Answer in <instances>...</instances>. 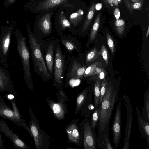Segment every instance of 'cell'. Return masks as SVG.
<instances>
[{
  "instance_id": "b9f144b4",
  "label": "cell",
  "mask_w": 149,
  "mask_h": 149,
  "mask_svg": "<svg viewBox=\"0 0 149 149\" xmlns=\"http://www.w3.org/2000/svg\"><path fill=\"white\" fill-rule=\"evenodd\" d=\"M119 3V0H113L112 3L117 6Z\"/></svg>"
},
{
  "instance_id": "44dd1931",
  "label": "cell",
  "mask_w": 149,
  "mask_h": 149,
  "mask_svg": "<svg viewBox=\"0 0 149 149\" xmlns=\"http://www.w3.org/2000/svg\"><path fill=\"white\" fill-rule=\"evenodd\" d=\"M100 108V106H99L97 108L94 109L93 111L90 123L91 129L94 135H96L95 130L99 119Z\"/></svg>"
},
{
  "instance_id": "8fae6325",
  "label": "cell",
  "mask_w": 149,
  "mask_h": 149,
  "mask_svg": "<svg viewBox=\"0 0 149 149\" xmlns=\"http://www.w3.org/2000/svg\"><path fill=\"white\" fill-rule=\"evenodd\" d=\"M46 100L50 108L56 118L60 120H63L68 112L66 100L61 99L55 102L47 96Z\"/></svg>"
},
{
  "instance_id": "7402d4cb",
  "label": "cell",
  "mask_w": 149,
  "mask_h": 149,
  "mask_svg": "<svg viewBox=\"0 0 149 149\" xmlns=\"http://www.w3.org/2000/svg\"><path fill=\"white\" fill-rule=\"evenodd\" d=\"M95 5L94 3H92L89 9L82 28V31L83 32L87 29L90 24L95 11Z\"/></svg>"
},
{
  "instance_id": "d4e9b609",
  "label": "cell",
  "mask_w": 149,
  "mask_h": 149,
  "mask_svg": "<svg viewBox=\"0 0 149 149\" xmlns=\"http://www.w3.org/2000/svg\"><path fill=\"white\" fill-rule=\"evenodd\" d=\"M124 3L130 13L134 10H141L143 6L144 0H142L136 2H131L127 0H124Z\"/></svg>"
},
{
  "instance_id": "7bdbcfd3",
  "label": "cell",
  "mask_w": 149,
  "mask_h": 149,
  "mask_svg": "<svg viewBox=\"0 0 149 149\" xmlns=\"http://www.w3.org/2000/svg\"><path fill=\"white\" fill-rule=\"evenodd\" d=\"M107 3L111 4L112 3L113 0H105Z\"/></svg>"
},
{
  "instance_id": "3957f363",
  "label": "cell",
  "mask_w": 149,
  "mask_h": 149,
  "mask_svg": "<svg viewBox=\"0 0 149 149\" xmlns=\"http://www.w3.org/2000/svg\"><path fill=\"white\" fill-rule=\"evenodd\" d=\"M17 42V49L21 59L25 82L29 88H33V84L30 72V54L26 38L22 34L15 32Z\"/></svg>"
},
{
  "instance_id": "30bf717a",
  "label": "cell",
  "mask_w": 149,
  "mask_h": 149,
  "mask_svg": "<svg viewBox=\"0 0 149 149\" xmlns=\"http://www.w3.org/2000/svg\"><path fill=\"white\" fill-rule=\"evenodd\" d=\"M82 123L84 149H96L97 143L95 136L91 129L88 118L84 117Z\"/></svg>"
},
{
  "instance_id": "ac0fdd59",
  "label": "cell",
  "mask_w": 149,
  "mask_h": 149,
  "mask_svg": "<svg viewBox=\"0 0 149 149\" xmlns=\"http://www.w3.org/2000/svg\"><path fill=\"white\" fill-rule=\"evenodd\" d=\"M54 48L53 44H50L48 47L45 57L47 70L51 73L53 72L54 64Z\"/></svg>"
},
{
  "instance_id": "9a60e30c",
  "label": "cell",
  "mask_w": 149,
  "mask_h": 149,
  "mask_svg": "<svg viewBox=\"0 0 149 149\" xmlns=\"http://www.w3.org/2000/svg\"><path fill=\"white\" fill-rule=\"evenodd\" d=\"M68 0H45L39 4L37 10H46L56 7Z\"/></svg>"
},
{
  "instance_id": "484cf974",
  "label": "cell",
  "mask_w": 149,
  "mask_h": 149,
  "mask_svg": "<svg viewBox=\"0 0 149 149\" xmlns=\"http://www.w3.org/2000/svg\"><path fill=\"white\" fill-rule=\"evenodd\" d=\"M0 115L12 120H17L14 111L7 107H3L0 109Z\"/></svg>"
},
{
  "instance_id": "8992f818",
  "label": "cell",
  "mask_w": 149,
  "mask_h": 149,
  "mask_svg": "<svg viewBox=\"0 0 149 149\" xmlns=\"http://www.w3.org/2000/svg\"><path fill=\"white\" fill-rule=\"evenodd\" d=\"M70 64V66L68 69L67 78L70 79L69 85L73 87L80 84L79 79L83 77L86 68L75 60H73Z\"/></svg>"
},
{
  "instance_id": "f6af8a7d",
  "label": "cell",
  "mask_w": 149,
  "mask_h": 149,
  "mask_svg": "<svg viewBox=\"0 0 149 149\" xmlns=\"http://www.w3.org/2000/svg\"><path fill=\"white\" fill-rule=\"evenodd\" d=\"M8 97L9 99H11L13 98H14V96L13 95L10 94L8 96Z\"/></svg>"
},
{
  "instance_id": "ab89813d",
  "label": "cell",
  "mask_w": 149,
  "mask_h": 149,
  "mask_svg": "<svg viewBox=\"0 0 149 149\" xmlns=\"http://www.w3.org/2000/svg\"><path fill=\"white\" fill-rule=\"evenodd\" d=\"M102 7V4L101 3H98L95 5V9L97 10H99Z\"/></svg>"
},
{
  "instance_id": "d6a6232c",
  "label": "cell",
  "mask_w": 149,
  "mask_h": 149,
  "mask_svg": "<svg viewBox=\"0 0 149 149\" xmlns=\"http://www.w3.org/2000/svg\"><path fill=\"white\" fill-rule=\"evenodd\" d=\"M106 36L107 42L108 46L111 50V53H113L114 50V42L111 36L108 33H107Z\"/></svg>"
},
{
  "instance_id": "2e32d148",
  "label": "cell",
  "mask_w": 149,
  "mask_h": 149,
  "mask_svg": "<svg viewBox=\"0 0 149 149\" xmlns=\"http://www.w3.org/2000/svg\"><path fill=\"white\" fill-rule=\"evenodd\" d=\"M89 92L88 88H86L78 95L76 101V107L74 111L77 115L80 111L87 97Z\"/></svg>"
},
{
  "instance_id": "7a4b0ae2",
  "label": "cell",
  "mask_w": 149,
  "mask_h": 149,
  "mask_svg": "<svg viewBox=\"0 0 149 149\" xmlns=\"http://www.w3.org/2000/svg\"><path fill=\"white\" fill-rule=\"evenodd\" d=\"M28 42L35 71L40 75L45 81L50 79L41 52L40 45L31 31L29 26H27Z\"/></svg>"
},
{
  "instance_id": "4316f807",
  "label": "cell",
  "mask_w": 149,
  "mask_h": 149,
  "mask_svg": "<svg viewBox=\"0 0 149 149\" xmlns=\"http://www.w3.org/2000/svg\"><path fill=\"white\" fill-rule=\"evenodd\" d=\"M115 26L118 34L122 35L125 30V22L122 19H116L115 21Z\"/></svg>"
},
{
  "instance_id": "4dcf8cb0",
  "label": "cell",
  "mask_w": 149,
  "mask_h": 149,
  "mask_svg": "<svg viewBox=\"0 0 149 149\" xmlns=\"http://www.w3.org/2000/svg\"><path fill=\"white\" fill-rule=\"evenodd\" d=\"M61 43L70 52L77 49L75 44L71 41L66 39H63L61 40Z\"/></svg>"
},
{
  "instance_id": "6da1fadb",
  "label": "cell",
  "mask_w": 149,
  "mask_h": 149,
  "mask_svg": "<svg viewBox=\"0 0 149 149\" xmlns=\"http://www.w3.org/2000/svg\"><path fill=\"white\" fill-rule=\"evenodd\" d=\"M119 90L115 89L111 82L108 83L106 93L100 105V111L97 125L98 135L95 138L96 143L101 148L105 135H109L111 117L116 103L119 98Z\"/></svg>"
},
{
  "instance_id": "1f68e13d",
  "label": "cell",
  "mask_w": 149,
  "mask_h": 149,
  "mask_svg": "<svg viewBox=\"0 0 149 149\" xmlns=\"http://www.w3.org/2000/svg\"><path fill=\"white\" fill-rule=\"evenodd\" d=\"M98 63H93L86 68L83 76L86 77L94 75L95 69Z\"/></svg>"
},
{
  "instance_id": "7dc6e473",
  "label": "cell",
  "mask_w": 149,
  "mask_h": 149,
  "mask_svg": "<svg viewBox=\"0 0 149 149\" xmlns=\"http://www.w3.org/2000/svg\"><path fill=\"white\" fill-rule=\"evenodd\" d=\"M133 2H139L141 1V0H131Z\"/></svg>"
},
{
  "instance_id": "60d3db41",
  "label": "cell",
  "mask_w": 149,
  "mask_h": 149,
  "mask_svg": "<svg viewBox=\"0 0 149 149\" xmlns=\"http://www.w3.org/2000/svg\"><path fill=\"white\" fill-rule=\"evenodd\" d=\"M102 70L100 68L97 66L95 69V70L94 73V75L99 74L101 72Z\"/></svg>"
},
{
  "instance_id": "d590c367",
  "label": "cell",
  "mask_w": 149,
  "mask_h": 149,
  "mask_svg": "<svg viewBox=\"0 0 149 149\" xmlns=\"http://www.w3.org/2000/svg\"><path fill=\"white\" fill-rule=\"evenodd\" d=\"M62 88L59 89V90L57 93V97L58 100L63 99L68 101L69 100V99L66 96L65 93Z\"/></svg>"
},
{
  "instance_id": "f35d334b",
  "label": "cell",
  "mask_w": 149,
  "mask_h": 149,
  "mask_svg": "<svg viewBox=\"0 0 149 149\" xmlns=\"http://www.w3.org/2000/svg\"><path fill=\"white\" fill-rule=\"evenodd\" d=\"M99 77L101 79H103L105 77V71L103 70H102L101 72L99 74Z\"/></svg>"
},
{
  "instance_id": "603a6c76",
  "label": "cell",
  "mask_w": 149,
  "mask_h": 149,
  "mask_svg": "<svg viewBox=\"0 0 149 149\" xmlns=\"http://www.w3.org/2000/svg\"><path fill=\"white\" fill-rule=\"evenodd\" d=\"M84 12L81 9L73 13L69 17L70 22L74 26H76L82 20L83 17Z\"/></svg>"
},
{
  "instance_id": "277c9868",
  "label": "cell",
  "mask_w": 149,
  "mask_h": 149,
  "mask_svg": "<svg viewBox=\"0 0 149 149\" xmlns=\"http://www.w3.org/2000/svg\"><path fill=\"white\" fill-rule=\"evenodd\" d=\"M70 57L66 60L65 54H63L60 46L56 47L54 61V70L53 84L57 89L62 88L63 80Z\"/></svg>"
},
{
  "instance_id": "74e56055",
  "label": "cell",
  "mask_w": 149,
  "mask_h": 149,
  "mask_svg": "<svg viewBox=\"0 0 149 149\" xmlns=\"http://www.w3.org/2000/svg\"><path fill=\"white\" fill-rule=\"evenodd\" d=\"M114 15L116 19H119L120 17V12L118 8H116L113 12Z\"/></svg>"
},
{
  "instance_id": "cb8c5ba5",
  "label": "cell",
  "mask_w": 149,
  "mask_h": 149,
  "mask_svg": "<svg viewBox=\"0 0 149 149\" xmlns=\"http://www.w3.org/2000/svg\"><path fill=\"white\" fill-rule=\"evenodd\" d=\"M100 22V14L99 13L95 18L91 29L89 40L90 42H91L94 40L98 31Z\"/></svg>"
},
{
  "instance_id": "ee69618b",
  "label": "cell",
  "mask_w": 149,
  "mask_h": 149,
  "mask_svg": "<svg viewBox=\"0 0 149 149\" xmlns=\"http://www.w3.org/2000/svg\"><path fill=\"white\" fill-rule=\"evenodd\" d=\"M149 33V25H148V29H147V33H146V38H147V37Z\"/></svg>"
},
{
  "instance_id": "e0dca14e",
  "label": "cell",
  "mask_w": 149,
  "mask_h": 149,
  "mask_svg": "<svg viewBox=\"0 0 149 149\" xmlns=\"http://www.w3.org/2000/svg\"><path fill=\"white\" fill-rule=\"evenodd\" d=\"M11 82L9 73L5 68L0 65V89H5Z\"/></svg>"
},
{
  "instance_id": "8d00e7d4",
  "label": "cell",
  "mask_w": 149,
  "mask_h": 149,
  "mask_svg": "<svg viewBox=\"0 0 149 149\" xmlns=\"http://www.w3.org/2000/svg\"><path fill=\"white\" fill-rule=\"evenodd\" d=\"M12 104L14 110V112L16 117L17 120H20V117L19 112L15 102H12Z\"/></svg>"
},
{
  "instance_id": "f1b7e54d",
  "label": "cell",
  "mask_w": 149,
  "mask_h": 149,
  "mask_svg": "<svg viewBox=\"0 0 149 149\" xmlns=\"http://www.w3.org/2000/svg\"><path fill=\"white\" fill-rule=\"evenodd\" d=\"M59 22L63 29H65L70 26V24L65 16L63 12H61L59 16Z\"/></svg>"
},
{
  "instance_id": "4fadbf2b",
  "label": "cell",
  "mask_w": 149,
  "mask_h": 149,
  "mask_svg": "<svg viewBox=\"0 0 149 149\" xmlns=\"http://www.w3.org/2000/svg\"><path fill=\"white\" fill-rule=\"evenodd\" d=\"M135 106L139 131L142 136L146 140L147 144L149 146V123L146 121L142 118L138 107L136 103Z\"/></svg>"
},
{
  "instance_id": "c3c4849f",
  "label": "cell",
  "mask_w": 149,
  "mask_h": 149,
  "mask_svg": "<svg viewBox=\"0 0 149 149\" xmlns=\"http://www.w3.org/2000/svg\"><path fill=\"white\" fill-rule=\"evenodd\" d=\"M0 138H1V135L0 133Z\"/></svg>"
},
{
  "instance_id": "ba28073f",
  "label": "cell",
  "mask_w": 149,
  "mask_h": 149,
  "mask_svg": "<svg viewBox=\"0 0 149 149\" xmlns=\"http://www.w3.org/2000/svg\"><path fill=\"white\" fill-rule=\"evenodd\" d=\"M12 32V29H9L2 32L0 36V63L6 68L9 66L7 57Z\"/></svg>"
},
{
  "instance_id": "e575fe53",
  "label": "cell",
  "mask_w": 149,
  "mask_h": 149,
  "mask_svg": "<svg viewBox=\"0 0 149 149\" xmlns=\"http://www.w3.org/2000/svg\"><path fill=\"white\" fill-rule=\"evenodd\" d=\"M101 54L107 64H108V53L106 48L104 44H102L101 49Z\"/></svg>"
},
{
  "instance_id": "7c38bea8",
  "label": "cell",
  "mask_w": 149,
  "mask_h": 149,
  "mask_svg": "<svg viewBox=\"0 0 149 149\" xmlns=\"http://www.w3.org/2000/svg\"><path fill=\"white\" fill-rule=\"evenodd\" d=\"M0 129L1 132L11 140L15 146L21 149H29L28 146L13 132L3 121H0Z\"/></svg>"
},
{
  "instance_id": "f546056e",
  "label": "cell",
  "mask_w": 149,
  "mask_h": 149,
  "mask_svg": "<svg viewBox=\"0 0 149 149\" xmlns=\"http://www.w3.org/2000/svg\"><path fill=\"white\" fill-rule=\"evenodd\" d=\"M108 83L104 79H103V80L100 83V95L99 102V106H100L103 98L106 93Z\"/></svg>"
},
{
  "instance_id": "83f0119b",
  "label": "cell",
  "mask_w": 149,
  "mask_h": 149,
  "mask_svg": "<svg viewBox=\"0 0 149 149\" xmlns=\"http://www.w3.org/2000/svg\"><path fill=\"white\" fill-rule=\"evenodd\" d=\"M100 53L98 52L96 48L95 47L90 51L86 56V63H88L98 58Z\"/></svg>"
},
{
  "instance_id": "836d02e7",
  "label": "cell",
  "mask_w": 149,
  "mask_h": 149,
  "mask_svg": "<svg viewBox=\"0 0 149 149\" xmlns=\"http://www.w3.org/2000/svg\"><path fill=\"white\" fill-rule=\"evenodd\" d=\"M104 149H113L110 141L109 135H105L103 143Z\"/></svg>"
},
{
  "instance_id": "9c48e42d",
  "label": "cell",
  "mask_w": 149,
  "mask_h": 149,
  "mask_svg": "<svg viewBox=\"0 0 149 149\" xmlns=\"http://www.w3.org/2000/svg\"><path fill=\"white\" fill-rule=\"evenodd\" d=\"M78 120V119L72 120L65 127L68 140L81 146L83 143V125L80 130L81 126L77 124Z\"/></svg>"
},
{
  "instance_id": "d6986e66",
  "label": "cell",
  "mask_w": 149,
  "mask_h": 149,
  "mask_svg": "<svg viewBox=\"0 0 149 149\" xmlns=\"http://www.w3.org/2000/svg\"><path fill=\"white\" fill-rule=\"evenodd\" d=\"M142 117L146 121L149 123V91L145 93L144 96V106L142 110Z\"/></svg>"
},
{
  "instance_id": "5bb4252c",
  "label": "cell",
  "mask_w": 149,
  "mask_h": 149,
  "mask_svg": "<svg viewBox=\"0 0 149 149\" xmlns=\"http://www.w3.org/2000/svg\"><path fill=\"white\" fill-rule=\"evenodd\" d=\"M51 13H47L42 16L38 23L39 28L44 34H48L51 31V24L50 18Z\"/></svg>"
},
{
  "instance_id": "bcb514c9",
  "label": "cell",
  "mask_w": 149,
  "mask_h": 149,
  "mask_svg": "<svg viewBox=\"0 0 149 149\" xmlns=\"http://www.w3.org/2000/svg\"><path fill=\"white\" fill-rule=\"evenodd\" d=\"M15 0H8L9 4L12 3Z\"/></svg>"
},
{
  "instance_id": "5b68a950",
  "label": "cell",
  "mask_w": 149,
  "mask_h": 149,
  "mask_svg": "<svg viewBox=\"0 0 149 149\" xmlns=\"http://www.w3.org/2000/svg\"><path fill=\"white\" fill-rule=\"evenodd\" d=\"M31 120L29 122V128L33 138L36 148L48 149L50 143L46 132L41 130L38 122L32 111L31 112Z\"/></svg>"
},
{
  "instance_id": "ffe728a7",
  "label": "cell",
  "mask_w": 149,
  "mask_h": 149,
  "mask_svg": "<svg viewBox=\"0 0 149 149\" xmlns=\"http://www.w3.org/2000/svg\"><path fill=\"white\" fill-rule=\"evenodd\" d=\"M100 82L99 79H97L95 82L93 87V103L94 109L98 108L100 95Z\"/></svg>"
},
{
  "instance_id": "52a82bcc",
  "label": "cell",
  "mask_w": 149,
  "mask_h": 149,
  "mask_svg": "<svg viewBox=\"0 0 149 149\" xmlns=\"http://www.w3.org/2000/svg\"><path fill=\"white\" fill-rule=\"evenodd\" d=\"M120 94L116 109L112 125V131L113 135V141L116 149L118 148L121 134V102Z\"/></svg>"
}]
</instances>
